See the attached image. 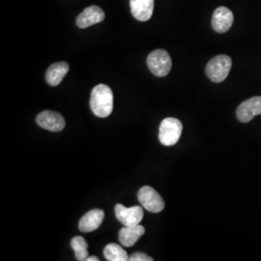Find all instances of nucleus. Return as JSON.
<instances>
[{"instance_id":"obj_1","label":"nucleus","mask_w":261,"mask_h":261,"mask_svg":"<svg viewBox=\"0 0 261 261\" xmlns=\"http://www.w3.org/2000/svg\"><path fill=\"white\" fill-rule=\"evenodd\" d=\"M90 107L97 117L110 116L113 110V93L111 87L106 84L96 85L91 92Z\"/></svg>"},{"instance_id":"obj_2","label":"nucleus","mask_w":261,"mask_h":261,"mask_svg":"<svg viewBox=\"0 0 261 261\" xmlns=\"http://www.w3.org/2000/svg\"><path fill=\"white\" fill-rule=\"evenodd\" d=\"M231 66L232 61L229 56L225 55L215 56L206 66V75L213 83H222L227 77Z\"/></svg>"},{"instance_id":"obj_3","label":"nucleus","mask_w":261,"mask_h":261,"mask_svg":"<svg viewBox=\"0 0 261 261\" xmlns=\"http://www.w3.org/2000/svg\"><path fill=\"white\" fill-rule=\"evenodd\" d=\"M183 125L180 120L173 117L165 118L159 130V140L165 146H172L176 144L181 137Z\"/></svg>"},{"instance_id":"obj_4","label":"nucleus","mask_w":261,"mask_h":261,"mask_svg":"<svg viewBox=\"0 0 261 261\" xmlns=\"http://www.w3.org/2000/svg\"><path fill=\"white\" fill-rule=\"evenodd\" d=\"M147 65L153 75L163 77L170 72L172 62L168 51L155 49L147 57Z\"/></svg>"},{"instance_id":"obj_5","label":"nucleus","mask_w":261,"mask_h":261,"mask_svg":"<svg viewBox=\"0 0 261 261\" xmlns=\"http://www.w3.org/2000/svg\"><path fill=\"white\" fill-rule=\"evenodd\" d=\"M138 198L141 206L152 213H159L165 208V201L162 196L150 186L140 188Z\"/></svg>"},{"instance_id":"obj_6","label":"nucleus","mask_w":261,"mask_h":261,"mask_svg":"<svg viewBox=\"0 0 261 261\" xmlns=\"http://www.w3.org/2000/svg\"><path fill=\"white\" fill-rule=\"evenodd\" d=\"M114 211L117 220L125 226L140 224L144 216L143 209L140 206H133L130 208H127L118 203L115 205Z\"/></svg>"},{"instance_id":"obj_7","label":"nucleus","mask_w":261,"mask_h":261,"mask_svg":"<svg viewBox=\"0 0 261 261\" xmlns=\"http://www.w3.org/2000/svg\"><path fill=\"white\" fill-rule=\"evenodd\" d=\"M38 125L50 132H60L65 128V119L58 112L44 111L40 112L36 117Z\"/></svg>"},{"instance_id":"obj_8","label":"nucleus","mask_w":261,"mask_h":261,"mask_svg":"<svg viewBox=\"0 0 261 261\" xmlns=\"http://www.w3.org/2000/svg\"><path fill=\"white\" fill-rule=\"evenodd\" d=\"M261 115V97H252L244 101L236 111L238 120L243 123H248L252 120L254 116Z\"/></svg>"},{"instance_id":"obj_9","label":"nucleus","mask_w":261,"mask_h":261,"mask_svg":"<svg viewBox=\"0 0 261 261\" xmlns=\"http://www.w3.org/2000/svg\"><path fill=\"white\" fill-rule=\"evenodd\" d=\"M233 20L232 11L222 6L215 10L212 17V28L218 33H225L232 27Z\"/></svg>"},{"instance_id":"obj_10","label":"nucleus","mask_w":261,"mask_h":261,"mask_svg":"<svg viewBox=\"0 0 261 261\" xmlns=\"http://www.w3.org/2000/svg\"><path fill=\"white\" fill-rule=\"evenodd\" d=\"M105 12L99 6L87 7L77 16L76 25L80 28H86L99 23L105 19Z\"/></svg>"},{"instance_id":"obj_11","label":"nucleus","mask_w":261,"mask_h":261,"mask_svg":"<svg viewBox=\"0 0 261 261\" xmlns=\"http://www.w3.org/2000/svg\"><path fill=\"white\" fill-rule=\"evenodd\" d=\"M105 218V213L101 209H93L83 216L80 220L79 228L82 232L87 233L98 229L102 224Z\"/></svg>"},{"instance_id":"obj_12","label":"nucleus","mask_w":261,"mask_h":261,"mask_svg":"<svg viewBox=\"0 0 261 261\" xmlns=\"http://www.w3.org/2000/svg\"><path fill=\"white\" fill-rule=\"evenodd\" d=\"M130 12L135 19L146 21L152 17L154 0H130Z\"/></svg>"},{"instance_id":"obj_13","label":"nucleus","mask_w":261,"mask_h":261,"mask_svg":"<svg viewBox=\"0 0 261 261\" xmlns=\"http://www.w3.org/2000/svg\"><path fill=\"white\" fill-rule=\"evenodd\" d=\"M144 233H145V228L140 224L132 225V226L124 225V227H122L119 231L118 238L123 246L132 247L138 242V240Z\"/></svg>"},{"instance_id":"obj_14","label":"nucleus","mask_w":261,"mask_h":261,"mask_svg":"<svg viewBox=\"0 0 261 261\" xmlns=\"http://www.w3.org/2000/svg\"><path fill=\"white\" fill-rule=\"evenodd\" d=\"M69 71V64L66 62H57L49 66L46 73V81L50 86H57L62 82Z\"/></svg>"},{"instance_id":"obj_15","label":"nucleus","mask_w":261,"mask_h":261,"mask_svg":"<svg viewBox=\"0 0 261 261\" xmlns=\"http://www.w3.org/2000/svg\"><path fill=\"white\" fill-rule=\"evenodd\" d=\"M103 255L109 261H127L129 256L126 251L117 244H109L103 249Z\"/></svg>"},{"instance_id":"obj_16","label":"nucleus","mask_w":261,"mask_h":261,"mask_svg":"<svg viewBox=\"0 0 261 261\" xmlns=\"http://www.w3.org/2000/svg\"><path fill=\"white\" fill-rule=\"evenodd\" d=\"M71 247L75 251V259L84 261L88 257V245L84 237L75 236L71 241Z\"/></svg>"},{"instance_id":"obj_17","label":"nucleus","mask_w":261,"mask_h":261,"mask_svg":"<svg viewBox=\"0 0 261 261\" xmlns=\"http://www.w3.org/2000/svg\"><path fill=\"white\" fill-rule=\"evenodd\" d=\"M129 260L130 261H153V258L143 253V252H136V253H133L129 257Z\"/></svg>"},{"instance_id":"obj_18","label":"nucleus","mask_w":261,"mask_h":261,"mask_svg":"<svg viewBox=\"0 0 261 261\" xmlns=\"http://www.w3.org/2000/svg\"><path fill=\"white\" fill-rule=\"evenodd\" d=\"M87 261H99V258L97 257V256H94V255H92V256H89V257H87V259H86Z\"/></svg>"}]
</instances>
